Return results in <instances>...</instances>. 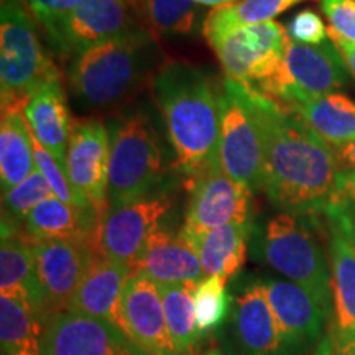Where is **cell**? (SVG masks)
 Here are the masks:
<instances>
[{
	"instance_id": "obj_1",
	"label": "cell",
	"mask_w": 355,
	"mask_h": 355,
	"mask_svg": "<svg viewBox=\"0 0 355 355\" xmlns=\"http://www.w3.org/2000/svg\"><path fill=\"white\" fill-rule=\"evenodd\" d=\"M254 91L265 144L263 189L275 207L296 216H321L337 188L334 148L293 110Z\"/></svg>"
},
{
	"instance_id": "obj_2",
	"label": "cell",
	"mask_w": 355,
	"mask_h": 355,
	"mask_svg": "<svg viewBox=\"0 0 355 355\" xmlns=\"http://www.w3.org/2000/svg\"><path fill=\"white\" fill-rule=\"evenodd\" d=\"M152 92L176 166L191 178L217 165L222 89L202 69L173 61L157 71Z\"/></svg>"
},
{
	"instance_id": "obj_3",
	"label": "cell",
	"mask_w": 355,
	"mask_h": 355,
	"mask_svg": "<svg viewBox=\"0 0 355 355\" xmlns=\"http://www.w3.org/2000/svg\"><path fill=\"white\" fill-rule=\"evenodd\" d=\"M158 60L159 50L153 33L137 26L74 58L68 83L84 105L109 109L135 96L146 81H153L162 68Z\"/></svg>"
},
{
	"instance_id": "obj_4",
	"label": "cell",
	"mask_w": 355,
	"mask_h": 355,
	"mask_svg": "<svg viewBox=\"0 0 355 355\" xmlns=\"http://www.w3.org/2000/svg\"><path fill=\"white\" fill-rule=\"evenodd\" d=\"M107 207L150 196L166 175L165 148L148 115H121L110 122Z\"/></svg>"
},
{
	"instance_id": "obj_5",
	"label": "cell",
	"mask_w": 355,
	"mask_h": 355,
	"mask_svg": "<svg viewBox=\"0 0 355 355\" xmlns=\"http://www.w3.org/2000/svg\"><path fill=\"white\" fill-rule=\"evenodd\" d=\"M261 254L275 272L296 283L332 314L331 263L309 224V217L279 212L266 222Z\"/></svg>"
},
{
	"instance_id": "obj_6",
	"label": "cell",
	"mask_w": 355,
	"mask_h": 355,
	"mask_svg": "<svg viewBox=\"0 0 355 355\" xmlns=\"http://www.w3.org/2000/svg\"><path fill=\"white\" fill-rule=\"evenodd\" d=\"M60 79L46 56L30 10L21 0H2L0 10V86L2 105L26 104L43 84Z\"/></svg>"
},
{
	"instance_id": "obj_7",
	"label": "cell",
	"mask_w": 355,
	"mask_h": 355,
	"mask_svg": "<svg viewBox=\"0 0 355 355\" xmlns=\"http://www.w3.org/2000/svg\"><path fill=\"white\" fill-rule=\"evenodd\" d=\"M219 163L237 183L252 191L263 189L265 144L254 91L232 79L222 84Z\"/></svg>"
},
{
	"instance_id": "obj_8",
	"label": "cell",
	"mask_w": 355,
	"mask_h": 355,
	"mask_svg": "<svg viewBox=\"0 0 355 355\" xmlns=\"http://www.w3.org/2000/svg\"><path fill=\"white\" fill-rule=\"evenodd\" d=\"M349 68L334 43L301 44L290 40L277 71L254 87L282 107L336 92L347 83Z\"/></svg>"
},
{
	"instance_id": "obj_9",
	"label": "cell",
	"mask_w": 355,
	"mask_h": 355,
	"mask_svg": "<svg viewBox=\"0 0 355 355\" xmlns=\"http://www.w3.org/2000/svg\"><path fill=\"white\" fill-rule=\"evenodd\" d=\"M290 42L286 28L277 21L247 25L209 43L225 79L257 87L282 63Z\"/></svg>"
},
{
	"instance_id": "obj_10",
	"label": "cell",
	"mask_w": 355,
	"mask_h": 355,
	"mask_svg": "<svg viewBox=\"0 0 355 355\" xmlns=\"http://www.w3.org/2000/svg\"><path fill=\"white\" fill-rule=\"evenodd\" d=\"M33 247L43 316L48 322L68 308L69 300L101 255V247L99 241L91 239L33 242Z\"/></svg>"
},
{
	"instance_id": "obj_11",
	"label": "cell",
	"mask_w": 355,
	"mask_h": 355,
	"mask_svg": "<svg viewBox=\"0 0 355 355\" xmlns=\"http://www.w3.org/2000/svg\"><path fill=\"white\" fill-rule=\"evenodd\" d=\"M189 204L181 232L202 234L225 224H250L252 191L220 168V163L189 178Z\"/></svg>"
},
{
	"instance_id": "obj_12",
	"label": "cell",
	"mask_w": 355,
	"mask_h": 355,
	"mask_svg": "<svg viewBox=\"0 0 355 355\" xmlns=\"http://www.w3.org/2000/svg\"><path fill=\"white\" fill-rule=\"evenodd\" d=\"M110 135L107 127L96 119L73 123L66 155L68 176L79 207L107 211Z\"/></svg>"
},
{
	"instance_id": "obj_13",
	"label": "cell",
	"mask_w": 355,
	"mask_h": 355,
	"mask_svg": "<svg viewBox=\"0 0 355 355\" xmlns=\"http://www.w3.org/2000/svg\"><path fill=\"white\" fill-rule=\"evenodd\" d=\"M170 209L171 199L166 194H150L122 206L107 207L101 219V254L132 268L145 242Z\"/></svg>"
},
{
	"instance_id": "obj_14",
	"label": "cell",
	"mask_w": 355,
	"mask_h": 355,
	"mask_svg": "<svg viewBox=\"0 0 355 355\" xmlns=\"http://www.w3.org/2000/svg\"><path fill=\"white\" fill-rule=\"evenodd\" d=\"M128 0H86L48 35L61 56H79L89 48L137 28Z\"/></svg>"
},
{
	"instance_id": "obj_15",
	"label": "cell",
	"mask_w": 355,
	"mask_h": 355,
	"mask_svg": "<svg viewBox=\"0 0 355 355\" xmlns=\"http://www.w3.org/2000/svg\"><path fill=\"white\" fill-rule=\"evenodd\" d=\"M122 318L128 340L140 355H178L153 279L140 273L132 275L122 296Z\"/></svg>"
},
{
	"instance_id": "obj_16",
	"label": "cell",
	"mask_w": 355,
	"mask_h": 355,
	"mask_svg": "<svg viewBox=\"0 0 355 355\" xmlns=\"http://www.w3.org/2000/svg\"><path fill=\"white\" fill-rule=\"evenodd\" d=\"M44 345L46 355L139 354L117 327L73 311H63L46 322Z\"/></svg>"
},
{
	"instance_id": "obj_17",
	"label": "cell",
	"mask_w": 355,
	"mask_h": 355,
	"mask_svg": "<svg viewBox=\"0 0 355 355\" xmlns=\"http://www.w3.org/2000/svg\"><path fill=\"white\" fill-rule=\"evenodd\" d=\"M132 275L130 266L105 259L101 254L69 300L66 311L109 322L128 339L127 326L122 318V296Z\"/></svg>"
},
{
	"instance_id": "obj_18",
	"label": "cell",
	"mask_w": 355,
	"mask_h": 355,
	"mask_svg": "<svg viewBox=\"0 0 355 355\" xmlns=\"http://www.w3.org/2000/svg\"><path fill=\"white\" fill-rule=\"evenodd\" d=\"M263 286L286 350L321 336L331 314L309 291L288 279L268 278L263 279Z\"/></svg>"
},
{
	"instance_id": "obj_19",
	"label": "cell",
	"mask_w": 355,
	"mask_h": 355,
	"mask_svg": "<svg viewBox=\"0 0 355 355\" xmlns=\"http://www.w3.org/2000/svg\"><path fill=\"white\" fill-rule=\"evenodd\" d=\"M132 270L133 275H145L157 285L201 282L204 277L196 250L180 234L163 227L150 235Z\"/></svg>"
},
{
	"instance_id": "obj_20",
	"label": "cell",
	"mask_w": 355,
	"mask_h": 355,
	"mask_svg": "<svg viewBox=\"0 0 355 355\" xmlns=\"http://www.w3.org/2000/svg\"><path fill=\"white\" fill-rule=\"evenodd\" d=\"M0 293L2 296L21 300L44 319L33 242L25 232L20 234L15 220L6 216L2 219L0 247Z\"/></svg>"
},
{
	"instance_id": "obj_21",
	"label": "cell",
	"mask_w": 355,
	"mask_h": 355,
	"mask_svg": "<svg viewBox=\"0 0 355 355\" xmlns=\"http://www.w3.org/2000/svg\"><path fill=\"white\" fill-rule=\"evenodd\" d=\"M24 114L28 130L66 173V155L73 123L60 79H53L37 89L25 104Z\"/></svg>"
},
{
	"instance_id": "obj_22",
	"label": "cell",
	"mask_w": 355,
	"mask_h": 355,
	"mask_svg": "<svg viewBox=\"0 0 355 355\" xmlns=\"http://www.w3.org/2000/svg\"><path fill=\"white\" fill-rule=\"evenodd\" d=\"M235 334L243 355H282L286 352L263 282H255L235 301Z\"/></svg>"
},
{
	"instance_id": "obj_23",
	"label": "cell",
	"mask_w": 355,
	"mask_h": 355,
	"mask_svg": "<svg viewBox=\"0 0 355 355\" xmlns=\"http://www.w3.org/2000/svg\"><path fill=\"white\" fill-rule=\"evenodd\" d=\"M102 216L96 209L69 206L55 196L44 199L25 217V235L32 242L60 239L99 241Z\"/></svg>"
},
{
	"instance_id": "obj_24",
	"label": "cell",
	"mask_w": 355,
	"mask_h": 355,
	"mask_svg": "<svg viewBox=\"0 0 355 355\" xmlns=\"http://www.w3.org/2000/svg\"><path fill=\"white\" fill-rule=\"evenodd\" d=\"M250 224H225L202 234L180 235L196 250L206 277L227 279L241 272L247 259Z\"/></svg>"
},
{
	"instance_id": "obj_25",
	"label": "cell",
	"mask_w": 355,
	"mask_h": 355,
	"mask_svg": "<svg viewBox=\"0 0 355 355\" xmlns=\"http://www.w3.org/2000/svg\"><path fill=\"white\" fill-rule=\"evenodd\" d=\"M25 104L2 105L0 123V183L2 193L10 191L35 171V155L28 125H26Z\"/></svg>"
},
{
	"instance_id": "obj_26",
	"label": "cell",
	"mask_w": 355,
	"mask_h": 355,
	"mask_svg": "<svg viewBox=\"0 0 355 355\" xmlns=\"http://www.w3.org/2000/svg\"><path fill=\"white\" fill-rule=\"evenodd\" d=\"M329 229V263L332 286V334L355 331V245L332 225Z\"/></svg>"
},
{
	"instance_id": "obj_27",
	"label": "cell",
	"mask_w": 355,
	"mask_h": 355,
	"mask_svg": "<svg viewBox=\"0 0 355 355\" xmlns=\"http://www.w3.org/2000/svg\"><path fill=\"white\" fill-rule=\"evenodd\" d=\"M288 110L298 114L334 150L355 139V101L340 92L301 102Z\"/></svg>"
},
{
	"instance_id": "obj_28",
	"label": "cell",
	"mask_w": 355,
	"mask_h": 355,
	"mask_svg": "<svg viewBox=\"0 0 355 355\" xmlns=\"http://www.w3.org/2000/svg\"><path fill=\"white\" fill-rule=\"evenodd\" d=\"M46 322L28 304L0 295V344L3 355H46Z\"/></svg>"
},
{
	"instance_id": "obj_29",
	"label": "cell",
	"mask_w": 355,
	"mask_h": 355,
	"mask_svg": "<svg viewBox=\"0 0 355 355\" xmlns=\"http://www.w3.org/2000/svg\"><path fill=\"white\" fill-rule=\"evenodd\" d=\"M300 2L304 0H239L232 6L214 8L204 20V37L212 43L242 26L273 21L275 17Z\"/></svg>"
},
{
	"instance_id": "obj_30",
	"label": "cell",
	"mask_w": 355,
	"mask_h": 355,
	"mask_svg": "<svg viewBox=\"0 0 355 355\" xmlns=\"http://www.w3.org/2000/svg\"><path fill=\"white\" fill-rule=\"evenodd\" d=\"M198 282L158 285L173 345L178 355H193L199 337L194 309V288Z\"/></svg>"
},
{
	"instance_id": "obj_31",
	"label": "cell",
	"mask_w": 355,
	"mask_h": 355,
	"mask_svg": "<svg viewBox=\"0 0 355 355\" xmlns=\"http://www.w3.org/2000/svg\"><path fill=\"white\" fill-rule=\"evenodd\" d=\"M141 26L150 33L189 35L198 25L199 10L191 0H128Z\"/></svg>"
},
{
	"instance_id": "obj_32",
	"label": "cell",
	"mask_w": 355,
	"mask_h": 355,
	"mask_svg": "<svg viewBox=\"0 0 355 355\" xmlns=\"http://www.w3.org/2000/svg\"><path fill=\"white\" fill-rule=\"evenodd\" d=\"M194 309L199 336L216 329L224 321L229 311V295L225 279L220 277H207L198 282L194 288Z\"/></svg>"
},
{
	"instance_id": "obj_33",
	"label": "cell",
	"mask_w": 355,
	"mask_h": 355,
	"mask_svg": "<svg viewBox=\"0 0 355 355\" xmlns=\"http://www.w3.org/2000/svg\"><path fill=\"white\" fill-rule=\"evenodd\" d=\"M321 216L355 245V170H340L337 188Z\"/></svg>"
},
{
	"instance_id": "obj_34",
	"label": "cell",
	"mask_w": 355,
	"mask_h": 355,
	"mask_svg": "<svg viewBox=\"0 0 355 355\" xmlns=\"http://www.w3.org/2000/svg\"><path fill=\"white\" fill-rule=\"evenodd\" d=\"M53 196V189L46 178L38 168L30 175L24 183H20L10 191L2 193L3 211H7L8 219L20 222L32 212L40 202Z\"/></svg>"
},
{
	"instance_id": "obj_35",
	"label": "cell",
	"mask_w": 355,
	"mask_h": 355,
	"mask_svg": "<svg viewBox=\"0 0 355 355\" xmlns=\"http://www.w3.org/2000/svg\"><path fill=\"white\" fill-rule=\"evenodd\" d=\"M30 135H32L35 165H37L38 170L42 171V175L46 178V181L50 183L53 189V196L61 199V201L69 204V206L79 207L78 199L74 196V191L71 188L68 176H66V173L63 171V168L58 165V162L53 158V155L48 152V150L44 148L37 139H35L32 132H30Z\"/></svg>"
},
{
	"instance_id": "obj_36",
	"label": "cell",
	"mask_w": 355,
	"mask_h": 355,
	"mask_svg": "<svg viewBox=\"0 0 355 355\" xmlns=\"http://www.w3.org/2000/svg\"><path fill=\"white\" fill-rule=\"evenodd\" d=\"M319 6L331 24L329 37L355 44V0H319Z\"/></svg>"
},
{
	"instance_id": "obj_37",
	"label": "cell",
	"mask_w": 355,
	"mask_h": 355,
	"mask_svg": "<svg viewBox=\"0 0 355 355\" xmlns=\"http://www.w3.org/2000/svg\"><path fill=\"white\" fill-rule=\"evenodd\" d=\"M286 32L293 42L301 44H314V46L326 43L327 37H329L319 13L311 10V8H303V10L296 13L288 24Z\"/></svg>"
},
{
	"instance_id": "obj_38",
	"label": "cell",
	"mask_w": 355,
	"mask_h": 355,
	"mask_svg": "<svg viewBox=\"0 0 355 355\" xmlns=\"http://www.w3.org/2000/svg\"><path fill=\"white\" fill-rule=\"evenodd\" d=\"M25 2L30 13L43 26L46 35H51L60 21L86 0H25Z\"/></svg>"
},
{
	"instance_id": "obj_39",
	"label": "cell",
	"mask_w": 355,
	"mask_h": 355,
	"mask_svg": "<svg viewBox=\"0 0 355 355\" xmlns=\"http://www.w3.org/2000/svg\"><path fill=\"white\" fill-rule=\"evenodd\" d=\"M331 40H332V43L336 44L337 50H339L340 56L344 58L345 64H347V68L350 73H352V76L355 78V44L343 42V40H339V38H331Z\"/></svg>"
},
{
	"instance_id": "obj_40",
	"label": "cell",
	"mask_w": 355,
	"mask_h": 355,
	"mask_svg": "<svg viewBox=\"0 0 355 355\" xmlns=\"http://www.w3.org/2000/svg\"><path fill=\"white\" fill-rule=\"evenodd\" d=\"M339 159L347 165L350 170H355V139L339 150Z\"/></svg>"
},
{
	"instance_id": "obj_41",
	"label": "cell",
	"mask_w": 355,
	"mask_h": 355,
	"mask_svg": "<svg viewBox=\"0 0 355 355\" xmlns=\"http://www.w3.org/2000/svg\"><path fill=\"white\" fill-rule=\"evenodd\" d=\"M196 6H206V7H214V8H220L225 6H232V3L239 2V0H191Z\"/></svg>"
},
{
	"instance_id": "obj_42",
	"label": "cell",
	"mask_w": 355,
	"mask_h": 355,
	"mask_svg": "<svg viewBox=\"0 0 355 355\" xmlns=\"http://www.w3.org/2000/svg\"><path fill=\"white\" fill-rule=\"evenodd\" d=\"M206 355H219L217 352H209V354H206Z\"/></svg>"
},
{
	"instance_id": "obj_43",
	"label": "cell",
	"mask_w": 355,
	"mask_h": 355,
	"mask_svg": "<svg viewBox=\"0 0 355 355\" xmlns=\"http://www.w3.org/2000/svg\"><path fill=\"white\" fill-rule=\"evenodd\" d=\"M352 332H354V334H355V331H352Z\"/></svg>"
}]
</instances>
